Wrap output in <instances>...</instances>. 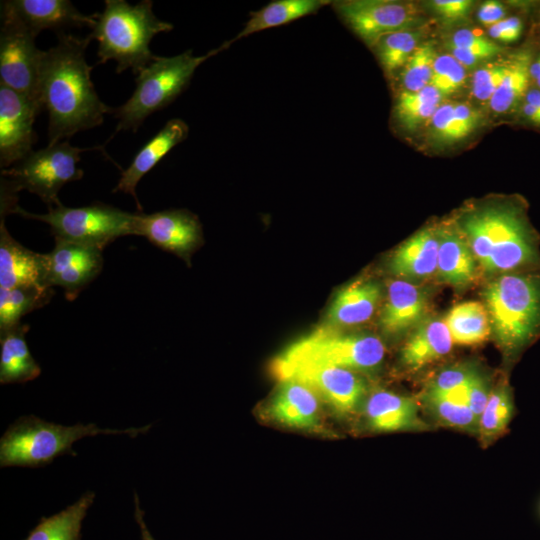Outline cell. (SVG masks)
Masks as SVG:
<instances>
[{
  "label": "cell",
  "instance_id": "8fae6325",
  "mask_svg": "<svg viewBox=\"0 0 540 540\" xmlns=\"http://www.w3.org/2000/svg\"><path fill=\"white\" fill-rule=\"evenodd\" d=\"M272 371L281 381L293 380L305 385L341 413L353 411L365 392L363 381L351 370L340 367L291 362L277 357Z\"/></svg>",
  "mask_w": 540,
  "mask_h": 540
},
{
  "label": "cell",
  "instance_id": "603a6c76",
  "mask_svg": "<svg viewBox=\"0 0 540 540\" xmlns=\"http://www.w3.org/2000/svg\"><path fill=\"white\" fill-rule=\"evenodd\" d=\"M439 237L422 230L404 242L391 259V271L402 277L423 278L437 271Z\"/></svg>",
  "mask_w": 540,
  "mask_h": 540
},
{
  "label": "cell",
  "instance_id": "ba28073f",
  "mask_svg": "<svg viewBox=\"0 0 540 540\" xmlns=\"http://www.w3.org/2000/svg\"><path fill=\"white\" fill-rule=\"evenodd\" d=\"M86 149L72 146L67 140L32 151L24 159L1 171L3 180L14 192L27 190L42 199L48 208L59 205L61 188L83 177L78 167Z\"/></svg>",
  "mask_w": 540,
  "mask_h": 540
},
{
  "label": "cell",
  "instance_id": "277c9868",
  "mask_svg": "<svg viewBox=\"0 0 540 540\" xmlns=\"http://www.w3.org/2000/svg\"><path fill=\"white\" fill-rule=\"evenodd\" d=\"M151 426L114 430L101 429L94 423L64 426L34 415L21 416L7 428L0 439V466L43 467L59 456H76L72 445L83 437L128 434L134 438L148 432Z\"/></svg>",
  "mask_w": 540,
  "mask_h": 540
},
{
  "label": "cell",
  "instance_id": "d590c367",
  "mask_svg": "<svg viewBox=\"0 0 540 540\" xmlns=\"http://www.w3.org/2000/svg\"><path fill=\"white\" fill-rule=\"evenodd\" d=\"M426 399L435 414L451 426L471 429L479 425L478 418L464 400L430 392Z\"/></svg>",
  "mask_w": 540,
  "mask_h": 540
},
{
  "label": "cell",
  "instance_id": "9a60e30c",
  "mask_svg": "<svg viewBox=\"0 0 540 540\" xmlns=\"http://www.w3.org/2000/svg\"><path fill=\"white\" fill-rule=\"evenodd\" d=\"M133 230L134 235L181 257H187L202 241L197 217L182 209L136 213Z\"/></svg>",
  "mask_w": 540,
  "mask_h": 540
},
{
  "label": "cell",
  "instance_id": "f1b7e54d",
  "mask_svg": "<svg viewBox=\"0 0 540 540\" xmlns=\"http://www.w3.org/2000/svg\"><path fill=\"white\" fill-rule=\"evenodd\" d=\"M437 272L452 285H465L474 278V255L467 241L456 233L445 232L439 237Z\"/></svg>",
  "mask_w": 540,
  "mask_h": 540
},
{
  "label": "cell",
  "instance_id": "d6986e66",
  "mask_svg": "<svg viewBox=\"0 0 540 540\" xmlns=\"http://www.w3.org/2000/svg\"><path fill=\"white\" fill-rule=\"evenodd\" d=\"M425 312L424 293L410 282L395 280L389 284L380 325L384 332L398 334L419 323Z\"/></svg>",
  "mask_w": 540,
  "mask_h": 540
},
{
  "label": "cell",
  "instance_id": "f35d334b",
  "mask_svg": "<svg viewBox=\"0 0 540 540\" xmlns=\"http://www.w3.org/2000/svg\"><path fill=\"white\" fill-rule=\"evenodd\" d=\"M475 372L471 368L464 367L447 369L435 378L428 392L466 401L465 387Z\"/></svg>",
  "mask_w": 540,
  "mask_h": 540
},
{
  "label": "cell",
  "instance_id": "74e56055",
  "mask_svg": "<svg viewBox=\"0 0 540 540\" xmlns=\"http://www.w3.org/2000/svg\"><path fill=\"white\" fill-rule=\"evenodd\" d=\"M510 55L496 62H488L478 68L472 79V93L480 101H490L501 82L503 81L509 65Z\"/></svg>",
  "mask_w": 540,
  "mask_h": 540
},
{
  "label": "cell",
  "instance_id": "4fadbf2b",
  "mask_svg": "<svg viewBox=\"0 0 540 540\" xmlns=\"http://www.w3.org/2000/svg\"><path fill=\"white\" fill-rule=\"evenodd\" d=\"M42 109L38 102L0 85L1 167H10L33 151L37 142L33 124Z\"/></svg>",
  "mask_w": 540,
  "mask_h": 540
},
{
  "label": "cell",
  "instance_id": "6da1fadb",
  "mask_svg": "<svg viewBox=\"0 0 540 540\" xmlns=\"http://www.w3.org/2000/svg\"><path fill=\"white\" fill-rule=\"evenodd\" d=\"M57 44L44 55L40 67L39 99L49 115L48 145L103 123L114 109L98 97L85 59L91 39L59 32Z\"/></svg>",
  "mask_w": 540,
  "mask_h": 540
},
{
  "label": "cell",
  "instance_id": "681fc988",
  "mask_svg": "<svg viewBox=\"0 0 540 540\" xmlns=\"http://www.w3.org/2000/svg\"><path fill=\"white\" fill-rule=\"evenodd\" d=\"M529 67L531 86L540 90V48L534 50Z\"/></svg>",
  "mask_w": 540,
  "mask_h": 540
},
{
  "label": "cell",
  "instance_id": "52a82bcc",
  "mask_svg": "<svg viewBox=\"0 0 540 540\" xmlns=\"http://www.w3.org/2000/svg\"><path fill=\"white\" fill-rule=\"evenodd\" d=\"M10 213L47 223L55 239L99 249L118 237L134 235L135 214L103 203L78 208L60 203L49 208L46 214L30 213L16 204Z\"/></svg>",
  "mask_w": 540,
  "mask_h": 540
},
{
  "label": "cell",
  "instance_id": "5bb4252c",
  "mask_svg": "<svg viewBox=\"0 0 540 540\" xmlns=\"http://www.w3.org/2000/svg\"><path fill=\"white\" fill-rule=\"evenodd\" d=\"M46 281L61 286L69 301L74 300L100 272L102 249L55 239L52 252L44 254Z\"/></svg>",
  "mask_w": 540,
  "mask_h": 540
},
{
  "label": "cell",
  "instance_id": "8992f818",
  "mask_svg": "<svg viewBox=\"0 0 540 540\" xmlns=\"http://www.w3.org/2000/svg\"><path fill=\"white\" fill-rule=\"evenodd\" d=\"M231 44V40L227 41L200 56H194L191 50L172 57L155 56L137 74L131 97L114 110V117L118 119L114 134L122 130L136 132L148 116L167 107L187 88L203 62Z\"/></svg>",
  "mask_w": 540,
  "mask_h": 540
},
{
  "label": "cell",
  "instance_id": "ee69618b",
  "mask_svg": "<svg viewBox=\"0 0 540 540\" xmlns=\"http://www.w3.org/2000/svg\"><path fill=\"white\" fill-rule=\"evenodd\" d=\"M524 23L521 17H506L488 28L489 35L502 43L516 42L523 33Z\"/></svg>",
  "mask_w": 540,
  "mask_h": 540
},
{
  "label": "cell",
  "instance_id": "7c38bea8",
  "mask_svg": "<svg viewBox=\"0 0 540 540\" xmlns=\"http://www.w3.org/2000/svg\"><path fill=\"white\" fill-rule=\"evenodd\" d=\"M331 4L346 26L370 47L387 34L412 29L418 21L416 8L399 1L347 0Z\"/></svg>",
  "mask_w": 540,
  "mask_h": 540
},
{
  "label": "cell",
  "instance_id": "7a4b0ae2",
  "mask_svg": "<svg viewBox=\"0 0 540 540\" xmlns=\"http://www.w3.org/2000/svg\"><path fill=\"white\" fill-rule=\"evenodd\" d=\"M466 241L487 272H508L540 264L537 235L521 203L486 207L462 222Z\"/></svg>",
  "mask_w": 540,
  "mask_h": 540
},
{
  "label": "cell",
  "instance_id": "cb8c5ba5",
  "mask_svg": "<svg viewBox=\"0 0 540 540\" xmlns=\"http://www.w3.org/2000/svg\"><path fill=\"white\" fill-rule=\"evenodd\" d=\"M366 415L371 427L382 432L405 430L419 423L418 406L412 399L384 390L369 397Z\"/></svg>",
  "mask_w": 540,
  "mask_h": 540
},
{
  "label": "cell",
  "instance_id": "3957f363",
  "mask_svg": "<svg viewBox=\"0 0 540 540\" xmlns=\"http://www.w3.org/2000/svg\"><path fill=\"white\" fill-rule=\"evenodd\" d=\"M153 2L143 0L135 5L125 0H106L102 13H96V24L88 37L98 42V64L113 60L116 72L143 70L154 58L152 38L169 32L173 25L155 16Z\"/></svg>",
  "mask_w": 540,
  "mask_h": 540
},
{
  "label": "cell",
  "instance_id": "f546056e",
  "mask_svg": "<svg viewBox=\"0 0 540 540\" xmlns=\"http://www.w3.org/2000/svg\"><path fill=\"white\" fill-rule=\"evenodd\" d=\"M453 343L472 345L484 341L491 331L485 306L479 302H464L454 306L445 319Z\"/></svg>",
  "mask_w": 540,
  "mask_h": 540
},
{
  "label": "cell",
  "instance_id": "7bdbcfd3",
  "mask_svg": "<svg viewBox=\"0 0 540 540\" xmlns=\"http://www.w3.org/2000/svg\"><path fill=\"white\" fill-rule=\"evenodd\" d=\"M433 12L447 23L465 19L471 9L469 0H435L430 2Z\"/></svg>",
  "mask_w": 540,
  "mask_h": 540
},
{
  "label": "cell",
  "instance_id": "7402d4cb",
  "mask_svg": "<svg viewBox=\"0 0 540 540\" xmlns=\"http://www.w3.org/2000/svg\"><path fill=\"white\" fill-rule=\"evenodd\" d=\"M453 341L445 321L422 322L402 348L405 366L417 370L450 352Z\"/></svg>",
  "mask_w": 540,
  "mask_h": 540
},
{
  "label": "cell",
  "instance_id": "484cf974",
  "mask_svg": "<svg viewBox=\"0 0 540 540\" xmlns=\"http://www.w3.org/2000/svg\"><path fill=\"white\" fill-rule=\"evenodd\" d=\"M533 49L532 45H527L510 54L508 71L489 101L494 112L499 114L517 113L531 86L529 67Z\"/></svg>",
  "mask_w": 540,
  "mask_h": 540
},
{
  "label": "cell",
  "instance_id": "d6a6232c",
  "mask_svg": "<svg viewBox=\"0 0 540 540\" xmlns=\"http://www.w3.org/2000/svg\"><path fill=\"white\" fill-rule=\"evenodd\" d=\"M422 33L419 30H402L381 37L373 46L383 70L391 75L402 69L419 46Z\"/></svg>",
  "mask_w": 540,
  "mask_h": 540
},
{
  "label": "cell",
  "instance_id": "ac0fdd59",
  "mask_svg": "<svg viewBox=\"0 0 540 540\" xmlns=\"http://www.w3.org/2000/svg\"><path fill=\"white\" fill-rule=\"evenodd\" d=\"M189 133V127L182 119H171L152 137L134 156L130 165L122 172L121 178L113 190L132 195L138 203L136 186L163 157L176 145L183 142Z\"/></svg>",
  "mask_w": 540,
  "mask_h": 540
},
{
  "label": "cell",
  "instance_id": "ab89813d",
  "mask_svg": "<svg viewBox=\"0 0 540 540\" xmlns=\"http://www.w3.org/2000/svg\"><path fill=\"white\" fill-rule=\"evenodd\" d=\"M454 104H442L435 111L431 118V134L435 141L449 144L463 139V136L456 123Z\"/></svg>",
  "mask_w": 540,
  "mask_h": 540
},
{
  "label": "cell",
  "instance_id": "9c48e42d",
  "mask_svg": "<svg viewBox=\"0 0 540 540\" xmlns=\"http://www.w3.org/2000/svg\"><path fill=\"white\" fill-rule=\"evenodd\" d=\"M384 354V345L375 336L322 327L293 343L278 358L348 370H370L381 363Z\"/></svg>",
  "mask_w": 540,
  "mask_h": 540
},
{
  "label": "cell",
  "instance_id": "4316f807",
  "mask_svg": "<svg viewBox=\"0 0 540 540\" xmlns=\"http://www.w3.org/2000/svg\"><path fill=\"white\" fill-rule=\"evenodd\" d=\"M327 0H276L258 11L250 13L242 30L231 40L232 43L265 29L288 24L302 17L316 14L327 4Z\"/></svg>",
  "mask_w": 540,
  "mask_h": 540
},
{
  "label": "cell",
  "instance_id": "2e32d148",
  "mask_svg": "<svg viewBox=\"0 0 540 540\" xmlns=\"http://www.w3.org/2000/svg\"><path fill=\"white\" fill-rule=\"evenodd\" d=\"M5 214L0 221V288L50 287L46 281L44 254L18 243L7 231Z\"/></svg>",
  "mask_w": 540,
  "mask_h": 540
},
{
  "label": "cell",
  "instance_id": "7dc6e473",
  "mask_svg": "<svg viewBox=\"0 0 540 540\" xmlns=\"http://www.w3.org/2000/svg\"><path fill=\"white\" fill-rule=\"evenodd\" d=\"M507 10L498 1H486L478 9L477 17L479 22L487 28L493 26L506 18Z\"/></svg>",
  "mask_w": 540,
  "mask_h": 540
},
{
  "label": "cell",
  "instance_id": "8d00e7d4",
  "mask_svg": "<svg viewBox=\"0 0 540 540\" xmlns=\"http://www.w3.org/2000/svg\"><path fill=\"white\" fill-rule=\"evenodd\" d=\"M466 78L465 67L451 54L437 55L430 81L442 96L458 91Z\"/></svg>",
  "mask_w": 540,
  "mask_h": 540
},
{
  "label": "cell",
  "instance_id": "4dcf8cb0",
  "mask_svg": "<svg viewBox=\"0 0 540 540\" xmlns=\"http://www.w3.org/2000/svg\"><path fill=\"white\" fill-rule=\"evenodd\" d=\"M442 97L431 85L417 92L401 90L395 100L394 119L402 129L413 132L431 120Z\"/></svg>",
  "mask_w": 540,
  "mask_h": 540
},
{
  "label": "cell",
  "instance_id": "f6af8a7d",
  "mask_svg": "<svg viewBox=\"0 0 540 540\" xmlns=\"http://www.w3.org/2000/svg\"><path fill=\"white\" fill-rule=\"evenodd\" d=\"M525 124L540 128V90L530 86L517 111Z\"/></svg>",
  "mask_w": 540,
  "mask_h": 540
},
{
  "label": "cell",
  "instance_id": "836d02e7",
  "mask_svg": "<svg viewBox=\"0 0 540 540\" xmlns=\"http://www.w3.org/2000/svg\"><path fill=\"white\" fill-rule=\"evenodd\" d=\"M437 57L432 42L420 44L401 69L402 91L417 92L430 84Z\"/></svg>",
  "mask_w": 540,
  "mask_h": 540
},
{
  "label": "cell",
  "instance_id": "44dd1931",
  "mask_svg": "<svg viewBox=\"0 0 540 540\" xmlns=\"http://www.w3.org/2000/svg\"><path fill=\"white\" fill-rule=\"evenodd\" d=\"M29 326L19 324L0 332V383H25L37 378L41 369L25 340Z\"/></svg>",
  "mask_w": 540,
  "mask_h": 540
},
{
  "label": "cell",
  "instance_id": "bcb514c9",
  "mask_svg": "<svg viewBox=\"0 0 540 540\" xmlns=\"http://www.w3.org/2000/svg\"><path fill=\"white\" fill-rule=\"evenodd\" d=\"M454 117L463 138L472 133L479 124V113L467 104H454Z\"/></svg>",
  "mask_w": 540,
  "mask_h": 540
},
{
  "label": "cell",
  "instance_id": "e0dca14e",
  "mask_svg": "<svg viewBox=\"0 0 540 540\" xmlns=\"http://www.w3.org/2000/svg\"><path fill=\"white\" fill-rule=\"evenodd\" d=\"M16 15L37 37L45 29L63 32L67 27L93 28L96 13L85 15L68 0H9L6 1Z\"/></svg>",
  "mask_w": 540,
  "mask_h": 540
},
{
  "label": "cell",
  "instance_id": "e575fe53",
  "mask_svg": "<svg viewBox=\"0 0 540 540\" xmlns=\"http://www.w3.org/2000/svg\"><path fill=\"white\" fill-rule=\"evenodd\" d=\"M514 414L510 388L502 384L493 391L480 416L479 428L486 436H493L506 429Z\"/></svg>",
  "mask_w": 540,
  "mask_h": 540
},
{
  "label": "cell",
  "instance_id": "1f68e13d",
  "mask_svg": "<svg viewBox=\"0 0 540 540\" xmlns=\"http://www.w3.org/2000/svg\"><path fill=\"white\" fill-rule=\"evenodd\" d=\"M52 287L0 288V332L13 328L27 313L48 303Z\"/></svg>",
  "mask_w": 540,
  "mask_h": 540
},
{
  "label": "cell",
  "instance_id": "60d3db41",
  "mask_svg": "<svg viewBox=\"0 0 540 540\" xmlns=\"http://www.w3.org/2000/svg\"><path fill=\"white\" fill-rule=\"evenodd\" d=\"M448 47L484 50L492 52L495 55L500 54L504 50L503 47L484 36L480 31L472 29H461L453 33L448 42Z\"/></svg>",
  "mask_w": 540,
  "mask_h": 540
},
{
  "label": "cell",
  "instance_id": "83f0119b",
  "mask_svg": "<svg viewBox=\"0 0 540 540\" xmlns=\"http://www.w3.org/2000/svg\"><path fill=\"white\" fill-rule=\"evenodd\" d=\"M94 498L95 493L88 491L64 510L42 517L24 540H80L82 521Z\"/></svg>",
  "mask_w": 540,
  "mask_h": 540
},
{
  "label": "cell",
  "instance_id": "c3c4849f",
  "mask_svg": "<svg viewBox=\"0 0 540 540\" xmlns=\"http://www.w3.org/2000/svg\"><path fill=\"white\" fill-rule=\"evenodd\" d=\"M135 500V519L139 525L140 533H141V540H155L153 536L151 535L150 531L147 528V525L144 521V513L142 509L140 508V502L138 495L135 493L134 495Z\"/></svg>",
  "mask_w": 540,
  "mask_h": 540
},
{
  "label": "cell",
  "instance_id": "5b68a950",
  "mask_svg": "<svg viewBox=\"0 0 540 540\" xmlns=\"http://www.w3.org/2000/svg\"><path fill=\"white\" fill-rule=\"evenodd\" d=\"M484 300L499 345L508 354L540 335V273L505 274L486 287Z\"/></svg>",
  "mask_w": 540,
  "mask_h": 540
},
{
  "label": "cell",
  "instance_id": "30bf717a",
  "mask_svg": "<svg viewBox=\"0 0 540 540\" xmlns=\"http://www.w3.org/2000/svg\"><path fill=\"white\" fill-rule=\"evenodd\" d=\"M1 23L0 85L41 105L39 76L44 51L37 48L36 36L6 1L1 2Z\"/></svg>",
  "mask_w": 540,
  "mask_h": 540
},
{
  "label": "cell",
  "instance_id": "b9f144b4",
  "mask_svg": "<svg viewBox=\"0 0 540 540\" xmlns=\"http://www.w3.org/2000/svg\"><path fill=\"white\" fill-rule=\"evenodd\" d=\"M490 394L484 377L478 372H475L465 387V396L469 408L478 420L488 402Z\"/></svg>",
  "mask_w": 540,
  "mask_h": 540
},
{
  "label": "cell",
  "instance_id": "ffe728a7",
  "mask_svg": "<svg viewBox=\"0 0 540 540\" xmlns=\"http://www.w3.org/2000/svg\"><path fill=\"white\" fill-rule=\"evenodd\" d=\"M316 394L293 380L282 385L269 406V414L276 421L295 428H313L318 424Z\"/></svg>",
  "mask_w": 540,
  "mask_h": 540
},
{
  "label": "cell",
  "instance_id": "816d5d0a",
  "mask_svg": "<svg viewBox=\"0 0 540 540\" xmlns=\"http://www.w3.org/2000/svg\"><path fill=\"white\" fill-rule=\"evenodd\" d=\"M539 511H540V509H539Z\"/></svg>",
  "mask_w": 540,
  "mask_h": 540
},
{
  "label": "cell",
  "instance_id": "f907efd6",
  "mask_svg": "<svg viewBox=\"0 0 540 540\" xmlns=\"http://www.w3.org/2000/svg\"><path fill=\"white\" fill-rule=\"evenodd\" d=\"M533 42L534 46L540 48V9L537 10V15L533 23Z\"/></svg>",
  "mask_w": 540,
  "mask_h": 540
},
{
  "label": "cell",
  "instance_id": "d4e9b609",
  "mask_svg": "<svg viewBox=\"0 0 540 540\" xmlns=\"http://www.w3.org/2000/svg\"><path fill=\"white\" fill-rule=\"evenodd\" d=\"M380 298V288L372 281H357L342 288L335 296L328 319L336 325H355L367 321Z\"/></svg>",
  "mask_w": 540,
  "mask_h": 540
}]
</instances>
